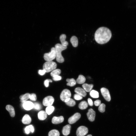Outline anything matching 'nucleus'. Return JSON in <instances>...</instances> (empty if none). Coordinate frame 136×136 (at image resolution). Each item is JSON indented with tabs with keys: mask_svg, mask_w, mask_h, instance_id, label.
Masks as SVG:
<instances>
[{
	"mask_svg": "<svg viewBox=\"0 0 136 136\" xmlns=\"http://www.w3.org/2000/svg\"><path fill=\"white\" fill-rule=\"evenodd\" d=\"M112 36L111 30L108 28L102 27L98 28L94 34L95 41L98 43L104 44L107 43Z\"/></svg>",
	"mask_w": 136,
	"mask_h": 136,
	"instance_id": "f257e3e1",
	"label": "nucleus"
},
{
	"mask_svg": "<svg viewBox=\"0 0 136 136\" xmlns=\"http://www.w3.org/2000/svg\"><path fill=\"white\" fill-rule=\"evenodd\" d=\"M67 46H62L61 44H57L55 46L56 52V60L59 63L63 62L64 61V58L61 54V52L66 49Z\"/></svg>",
	"mask_w": 136,
	"mask_h": 136,
	"instance_id": "f03ea898",
	"label": "nucleus"
},
{
	"mask_svg": "<svg viewBox=\"0 0 136 136\" xmlns=\"http://www.w3.org/2000/svg\"><path fill=\"white\" fill-rule=\"evenodd\" d=\"M56 66L57 64L55 62L52 61H47L44 64L43 68L46 73H48L55 70Z\"/></svg>",
	"mask_w": 136,
	"mask_h": 136,
	"instance_id": "7ed1b4c3",
	"label": "nucleus"
},
{
	"mask_svg": "<svg viewBox=\"0 0 136 136\" xmlns=\"http://www.w3.org/2000/svg\"><path fill=\"white\" fill-rule=\"evenodd\" d=\"M56 57V52L55 47H52L51 51L49 53L44 54V59L47 61H51Z\"/></svg>",
	"mask_w": 136,
	"mask_h": 136,
	"instance_id": "20e7f679",
	"label": "nucleus"
},
{
	"mask_svg": "<svg viewBox=\"0 0 136 136\" xmlns=\"http://www.w3.org/2000/svg\"><path fill=\"white\" fill-rule=\"evenodd\" d=\"M71 93L68 89H65L61 92L60 96V99L65 103L67 102L71 98Z\"/></svg>",
	"mask_w": 136,
	"mask_h": 136,
	"instance_id": "39448f33",
	"label": "nucleus"
},
{
	"mask_svg": "<svg viewBox=\"0 0 136 136\" xmlns=\"http://www.w3.org/2000/svg\"><path fill=\"white\" fill-rule=\"evenodd\" d=\"M88 132V128L84 126L79 127L76 131L77 136H84L87 134Z\"/></svg>",
	"mask_w": 136,
	"mask_h": 136,
	"instance_id": "423d86ee",
	"label": "nucleus"
},
{
	"mask_svg": "<svg viewBox=\"0 0 136 136\" xmlns=\"http://www.w3.org/2000/svg\"><path fill=\"white\" fill-rule=\"evenodd\" d=\"M54 99L52 96H49L45 97L43 99V103L45 106H51L53 103Z\"/></svg>",
	"mask_w": 136,
	"mask_h": 136,
	"instance_id": "0eeeda50",
	"label": "nucleus"
},
{
	"mask_svg": "<svg viewBox=\"0 0 136 136\" xmlns=\"http://www.w3.org/2000/svg\"><path fill=\"white\" fill-rule=\"evenodd\" d=\"M101 94L105 99L108 101L111 99V96L109 90L106 88L103 87L100 89Z\"/></svg>",
	"mask_w": 136,
	"mask_h": 136,
	"instance_id": "6e6552de",
	"label": "nucleus"
},
{
	"mask_svg": "<svg viewBox=\"0 0 136 136\" xmlns=\"http://www.w3.org/2000/svg\"><path fill=\"white\" fill-rule=\"evenodd\" d=\"M81 116V114L79 113H75L68 119L69 123L71 124L75 123L80 118Z\"/></svg>",
	"mask_w": 136,
	"mask_h": 136,
	"instance_id": "1a4fd4ad",
	"label": "nucleus"
},
{
	"mask_svg": "<svg viewBox=\"0 0 136 136\" xmlns=\"http://www.w3.org/2000/svg\"><path fill=\"white\" fill-rule=\"evenodd\" d=\"M87 115L88 119L89 121H93L94 120L95 113V111L93 109H89Z\"/></svg>",
	"mask_w": 136,
	"mask_h": 136,
	"instance_id": "9d476101",
	"label": "nucleus"
},
{
	"mask_svg": "<svg viewBox=\"0 0 136 136\" xmlns=\"http://www.w3.org/2000/svg\"><path fill=\"white\" fill-rule=\"evenodd\" d=\"M23 106L25 110H29L33 108L34 104L31 101H27L23 103Z\"/></svg>",
	"mask_w": 136,
	"mask_h": 136,
	"instance_id": "9b49d317",
	"label": "nucleus"
},
{
	"mask_svg": "<svg viewBox=\"0 0 136 136\" xmlns=\"http://www.w3.org/2000/svg\"><path fill=\"white\" fill-rule=\"evenodd\" d=\"M63 120V117L62 116L58 117L54 116L52 119V122L53 124H57L62 122Z\"/></svg>",
	"mask_w": 136,
	"mask_h": 136,
	"instance_id": "f8f14e48",
	"label": "nucleus"
},
{
	"mask_svg": "<svg viewBox=\"0 0 136 136\" xmlns=\"http://www.w3.org/2000/svg\"><path fill=\"white\" fill-rule=\"evenodd\" d=\"M71 126L69 124L67 125L64 126L62 130V132L64 135H67L70 132Z\"/></svg>",
	"mask_w": 136,
	"mask_h": 136,
	"instance_id": "ddd939ff",
	"label": "nucleus"
},
{
	"mask_svg": "<svg viewBox=\"0 0 136 136\" xmlns=\"http://www.w3.org/2000/svg\"><path fill=\"white\" fill-rule=\"evenodd\" d=\"M47 117V114L44 111H41L38 114V118L40 120H44Z\"/></svg>",
	"mask_w": 136,
	"mask_h": 136,
	"instance_id": "4468645a",
	"label": "nucleus"
},
{
	"mask_svg": "<svg viewBox=\"0 0 136 136\" xmlns=\"http://www.w3.org/2000/svg\"><path fill=\"white\" fill-rule=\"evenodd\" d=\"M75 92L80 94L83 97H85L86 95V91L83 89L81 87H77L76 88L75 90Z\"/></svg>",
	"mask_w": 136,
	"mask_h": 136,
	"instance_id": "2eb2a0df",
	"label": "nucleus"
},
{
	"mask_svg": "<svg viewBox=\"0 0 136 136\" xmlns=\"http://www.w3.org/2000/svg\"><path fill=\"white\" fill-rule=\"evenodd\" d=\"M6 109L9 112L10 116L12 117H14L15 112L13 107L10 105H7L6 107Z\"/></svg>",
	"mask_w": 136,
	"mask_h": 136,
	"instance_id": "dca6fc26",
	"label": "nucleus"
},
{
	"mask_svg": "<svg viewBox=\"0 0 136 136\" xmlns=\"http://www.w3.org/2000/svg\"><path fill=\"white\" fill-rule=\"evenodd\" d=\"M31 119L29 116L28 114H25L23 117L22 122L24 124H29L31 122Z\"/></svg>",
	"mask_w": 136,
	"mask_h": 136,
	"instance_id": "f3484780",
	"label": "nucleus"
},
{
	"mask_svg": "<svg viewBox=\"0 0 136 136\" xmlns=\"http://www.w3.org/2000/svg\"><path fill=\"white\" fill-rule=\"evenodd\" d=\"M30 94L29 93H27L21 95L20 96V101L22 103L26 101L29 98Z\"/></svg>",
	"mask_w": 136,
	"mask_h": 136,
	"instance_id": "a211bd4d",
	"label": "nucleus"
},
{
	"mask_svg": "<svg viewBox=\"0 0 136 136\" xmlns=\"http://www.w3.org/2000/svg\"><path fill=\"white\" fill-rule=\"evenodd\" d=\"M66 35L64 34L61 35L60 37V39L61 43V44L63 46H67L68 44L67 42L65 41Z\"/></svg>",
	"mask_w": 136,
	"mask_h": 136,
	"instance_id": "6ab92c4d",
	"label": "nucleus"
},
{
	"mask_svg": "<svg viewBox=\"0 0 136 136\" xmlns=\"http://www.w3.org/2000/svg\"><path fill=\"white\" fill-rule=\"evenodd\" d=\"M70 42L73 46L74 47H77L78 45V40L75 36H72L70 39Z\"/></svg>",
	"mask_w": 136,
	"mask_h": 136,
	"instance_id": "aec40b11",
	"label": "nucleus"
},
{
	"mask_svg": "<svg viewBox=\"0 0 136 136\" xmlns=\"http://www.w3.org/2000/svg\"><path fill=\"white\" fill-rule=\"evenodd\" d=\"M82 86L83 89L85 91L89 92L91 90L93 87V85L84 83L82 85Z\"/></svg>",
	"mask_w": 136,
	"mask_h": 136,
	"instance_id": "412c9836",
	"label": "nucleus"
},
{
	"mask_svg": "<svg viewBox=\"0 0 136 136\" xmlns=\"http://www.w3.org/2000/svg\"><path fill=\"white\" fill-rule=\"evenodd\" d=\"M34 128L32 125H30L26 127L24 129L25 133L29 134L30 132L33 133L34 131Z\"/></svg>",
	"mask_w": 136,
	"mask_h": 136,
	"instance_id": "4be33fe9",
	"label": "nucleus"
},
{
	"mask_svg": "<svg viewBox=\"0 0 136 136\" xmlns=\"http://www.w3.org/2000/svg\"><path fill=\"white\" fill-rule=\"evenodd\" d=\"M86 79L85 77L82 75H80L76 80V82L79 84H82L85 82Z\"/></svg>",
	"mask_w": 136,
	"mask_h": 136,
	"instance_id": "5701e85b",
	"label": "nucleus"
},
{
	"mask_svg": "<svg viewBox=\"0 0 136 136\" xmlns=\"http://www.w3.org/2000/svg\"><path fill=\"white\" fill-rule=\"evenodd\" d=\"M88 106V104L85 101H83L81 102L79 105V107L81 109L84 110L86 109Z\"/></svg>",
	"mask_w": 136,
	"mask_h": 136,
	"instance_id": "b1692460",
	"label": "nucleus"
},
{
	"mask_svg": "<svg viewBox=\"0 0 136 136\" xmlns=\"http://www.w3.org/2000/svg\"><path fill=\"white\" fill-rule=\"evenodd\" d=\"M66 81L68 82L67 85L71 87L75 85L76 83V81L74 78L67 79H66Z\"/></svg>",
	"mask_w": 136,
	"mask_h": 136,
	"instance_id": "393cba45",
	"label": "nucleus"
},
{
	"mask_svg": "<svg viewBox=\"0 0 136 136\" xmlns=\"http://www.w3.org/2000/svg\"><path fill=\"white\" fill-rule=\"evenodd\" d=\"M59 131L56 129H53L50 131L48 133V136H59Z\"/></svg>",
	"mask_w": 136,
	"mask_h": 136,
	"instance_id": "a878e982",
	"label": "nucleus"
},
{
	"mask_svg": "<svg viewBox=\"0 0 136 136\" xmlns=\"http://www.w3.org/2000/svg\"><path fill=\"white\" fill-rule=\"evenodd\" d=\"M54 107L52 106H47L46 109V112L47 114L50 115L54 111Z\"/></svg>",
	"mask_w": 136,
	"mask_h": 136,
	"instance_id": "bb28decb",
	"label": "nucleus"
},
{
	"mask_svg": "<svg viewBox=\"0 0 136 136\" xmlns=\"http://www.w3.org/2000/svg\"><path fill=\"white\" fill-rule=\"evenodd\" d=\"M90 96L93 98H98L99 97V93L97 91L94 90L91 91L90 93Z\"/></svg>",
	"mask_w": 136,
	"mask_h": 136,
	"instance_id": "cd10ccee",
	"label": "nucleus"
},
{
	"mask_svg": "<svg viewBox=\"0 0 136 136\" xmlns=\"http://www.w3.org/2000/svg\"><path fill=\"white\" fill-rule=\"evenodd\" d=\"M61 73V70L58 69H55L50 73L51 76L53 77L54 75H59Z\"/></svg>",
	"mask_w": 136,
	"mask_h": 136,
	"instance_id": "c85d7f7f",
	"label": "nucleus"
},
{
	"mask_svg": "<svg viewBox=\"0 0 136 136\" xmlns=\"http://www.w3.org/2000/svg\"><path fill=\"white\" fill-rule=\"evenodd\" d=\"M65 103L67 105L71 107L73 106L76 104V102L75 100L71 98L68 101Z\"/></svg>",
	"mask_w": 136,
	"mask_h": 136,
	"instance_id": "c756f323",
	"label": "nucleus"
},
{
	"mask_svg": "<svg viewBox=\"0 0 136 136\" xmlns=\"http://www.w3.org/2000/svg\"><path fill=\"white\" fill-rule=\"evenodd\" d=\"M105 105L103 103L101 104L99 106L98 110L101 112H104L105 111Z\"/></svg>",
	"mask_w": 136,
	"mask_h": 136,
	"instance_id": "7c9ffc66",
	"label": "nucleus"
},
{
	"mask_svg": "<svg viewBox=\"0 0 136 136\" xmlns=\"http://www.w3.org/2000/svg\"><path fill=\"white\" fill-rule=\"evenodd\" d=\"M34 106L33 108L38 110H40L41 108V105L38 103H33Z\"/></svg>",
	"mask_w": 136,
	"mask_h": 136,
	"instance_id": "2f4dec72",
	"label": "nucleus"
},
{
	"mask_svg": "<svg viewBox=\"0 0 136 136\" xmlns=\"http://www.w3.org/2000/svg\"><path fill=\"white\" fill-rule=\"evenodd\" d=\"M83 96L79 94L76 93L74 95V98L76 100H80L83 98Z\"/></svg>",
	"mask_w": 136,
	"mask_h": 136,
	"instance_id": "473e14b6",
	"label": "nucleus"
},
{
	"mask_svg": "<svg viewBox=\"0 0 136 136\" xmlns=\"http://www.w3.org/2000/svg\"><path fill=\"white\" fill-rule=\"evenodd\" d=\"M29 99L30 100L33 101H35L37 100V97L36 94L35 93L30 94Z\"/></svg>",
	"mask_w": 136,
	"mask_h": 136,
	"instance_id": "72a5a7b5",
	"label": "nucleus"
},
{
	"mask_svg": "<svg viewBox=\"0 0 136 136\" xmlns=\"http://www.w3.org/2000/svg\"><path fill=\"white\" fill-rule=\"evenodd\" d=\"M52 82V80L50 79H47L45 80L44 82V84L46 87H48L49 85V82Z\"/></svg>",
	"mask_w": 136,
	"mask_h": 136,
	"instance_id": "f704fd0d",
	"label": "nucleus"
},
{
	"mask_svg": "<svg viewBox=\"0 0 136 136\" xmlns=\"http://www.w3.org/2000/svg\"><path fill=\"white\" fill-rule=\"evenodd\" d=\"M53 80L55 81L60 80L61 79V77L59 75H54L53 77Z\"/></svg>",
	"mask_w": 136,
	"mask_h": 136,
	"instance_id": "c9c22d12",
	"label": "nucleus"
},
{
	"mask_svg": "<svg viewBox=\"0 0 136 136\" xmlns=\"http://www.w3.org/2000/svg\"><path fill=\"white\" fill-rule=\"evenodd\" d=\"M46 72L45 70L43 69V70H40L39 71L38 73L39 74L41 75H43L45 74Z\"/></svg>",
	"mask_w": 136,
	"mask_h": 136,
	"instance_id": "e433bc0d",
	"label": "nucleus"
},
{
	"mask_svg": "<svg viewBox=\"0 0 136 136\" xmlns=\"http://www.w3.org/2000/svg\"><path fill=\"white\" fill-rule=\"evenodd\" d=\"M101 101L99 100H97L94 101V104L96 106H99L101 104Z\"/></svg>",
	"mask_w": 136,
	"mask_h": 136,
	"instance_id": "4c0bfd02",
	"label": "nucleus"
},
{
	"mask_svg": "<svg viewBox=\"0 0 136 136\" xmlns=\"http://www.w3.org/2000/svg\"><path fill=\"white\" fill-rule=\"evenodd\" d=\"M88 103L89 105L90 106H92L93 105V103L92 99L90 98L88 99Z\"/></svg>",
	"mask_w": 136,
	"mask_h": 136,
	"instance_id": "58836bf2",
	"label": "nucleus"
},
{
	"mask_svg": "<svg viewBox=\"0 0 136 136\" xmlns=\"http://www.w3.org/2000/svg\"><path fill=\"white\" fill-rule=\"evenodd\" d=\"M87 136H92V135H91V134H89V135H88Z\"/></svg>",
	"mask_w": 136,
	"mask_h": 136,
	"instance_id": "ea45409f",
	"label": "nucleus"
}]
</instances>
